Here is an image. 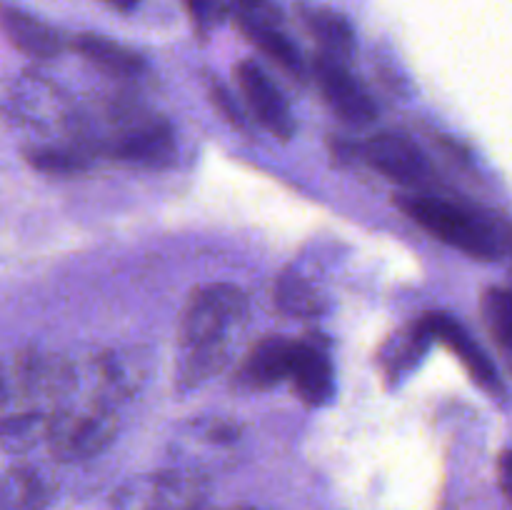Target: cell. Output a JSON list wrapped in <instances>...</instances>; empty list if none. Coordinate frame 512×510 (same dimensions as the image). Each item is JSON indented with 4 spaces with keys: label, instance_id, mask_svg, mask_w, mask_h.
Masks as SVG:
<instances>
[{
    "label": "cell",
    "instance_id": "cell-1",
    "mask_svg": "<svg viewBox=\"0 0 512 510\" xmlns=\"http://www.w3.org/2000/svg\"><path fill=\"white\" fill-rule=\"evenodd\" d=\"M245 315V298L235 285L215 283L195 290L180 323V378L188 385L210 378L225 360V343Z\"/></svg>",
    "mask_w": 512,
    "mask_h": 510
},
{
    "label": "cell",
    "instance_id": "cell-2",
    "mask_svg": "<svg viewBox=\"0 0 512 510\" xmlns=\"http://www.w3.org/2000/svg\"><path fill=\"white\" fill-rule=\"evenodd\" d=\"M395 205L420 228L433 233L450 248L463 250L465 255L475 260L490 263V260L503 258V253L512 250V225L453 203V200L423 193H405L395 198Z\"/></svg>",
    "mask_w": 512,
    "mask_h": 510
},
{
    "label": "cell",
    "instance_id": "cell-3",
    "mask_svg": "<svg viewBox=\"0 0 512 510\" xmlns=\"http://www.w3.org/2000/svg\"><path fill=\"white\" fill-rule=\"evenodd\" d=\"M235 78H238L240 93H243L248 108L253 110L255 120H258L273 138H293V110H290V103L285 100V95L280 93L278 85L273 83V78H270L255 60H240V63L235 65Z\"/></svg>",
    "mask_w": 512,
    "mask_h": 510
},
{
    "label": "cell",
    "instance_id": "cell-4",
    "mask_svg": "<svg viewBox=\"0 0 512 510\" xmlns=\"http://www.w3.org/2000/svg\"><path fill=\"white\" fill-rule=\"evenodd\" d=\"M313 73L318 80V88L323 93L325 103L333 108L340 120L350 125H368L375 120V103L365 93L363 85L350 75L343 60L318 55L313 60Z\"/></svg>",
    "mask_w": 512,
    "mask_h": 510
},
{
    "label": "cell",
    "instance_id": "cell-5",
    "mask_svg": "<svg viewBox=\"0 0 512 510\" xmlns=\"http://www.w3.org/2000/svg\"><path fill=\"white\" fill-rule=\"evenodd\" d=\"M425 328L433 335V340L443 343L460 363L465 365V370L470 373V378L480 385L483 390H488L490 395H503V380H500L498 368H495L493 360L485 355V350L475 343L473 335L468 333L463 323L453 318L448 313H428L423 318Z\"/></svg>",
    "mask_w": 512,
    "mask_h": 510
},
{
    "label": "cell",
    "instance_id": "cell-6",
    "mask_svg": "<svg viewBox=\"0 0 512 510\" xmlns=\"http://www.w3.org/2000/svg\"><path fill=\"white\" fill-rule=\"evenodd\" d=\"M363 158L368 160L370 168L400 185H420L430 175V163L423 150L398 133L373 135L363 145Z\"/></svg>",
    "mask_w": 512,
    "mask_h": 510
},
{
    "label": "cell",
    "instance_id": "cell-7",
    "mask_svg": "<svg viewBox=\"0 0 512 510\" xmlns=\"http://www.w3.org/2000/svg\"><path fill=\"white\" fill-rule=\"evenodd\" d=\"M290 383H293L295 393L305 405H320L328 403L335 393V375L333 363L328 355L320 348L310 343H295L293 368H290Z\"/></svg>",
    "mask_w": 512,
    "mask_h": 510
},
{
    "label": "cell",
    "instance_id": "cell-8",
    "mask_svg": "<svg viewBox=\"0 0 512 510\" xmlns=\"http://www.w3.org/2000/svg\"><path fill=\"white\" fill-rule=\"evenodd\" d=\"M295 340L265 338L255 345L240 368V385L250 390L275 388L280 380H290Z\"/></svg>",
    "mask_w": 512,
    "mask_h": 510
},
{
    "label": "cell",
    "instance_id": "cell-9",
    "mask_svg": "<svg viewBox=\"0 0 512 510\" xmlns=\"http://www.w3.org/2000/svg\"><path fill=\"white\" fill-rule=\"evenodd\" d=\"M175 153V138L173 130L163 120H155V123L140 125V128L128 130L125 135H120L113 145V155L120 160H128V163L138 165H160L168 163Z\"/></svg>",
    "mask_w": 512,
    "mask_h": 510
},
{
    "label": "cell",
    "instance_id": "cell-10",
    "mask_svg": "<svg viewBox=\"0 0 512 510\" xmlns=\"http://www.w3.org/2000/svg\"><path fill=\"white\" fill-rule=\"evenodd\" d=\"M3 30L15 48L33 58H53L63 50V35L53 25L13 5L3 10Z\"/></svg>",
    "mask_w": 512,
    "mask_h": 510
},
{
    "label": "cell",
    "instance_id": "cell-11",
    "mask_svg": "<svg viewBox=\"0 0 512 510\" xmlns=\"http://www.w3.org/2000/svg\"><path fill=\"white\" fill-rule=\"evenodd\" d=\"M75 50L83 55L85 60L95 65V68L105 70L110 75H123V78H130V75L143 73L145 60L140 58L135 50L125 48V45L115 43V40L103 38V35L85 33L75 40Z\"/></svg>",
    "mask_w": 512,
    "mask_h": 510
},
{
    "label": "cell",
    "instance_id": "cell-12",
    "mask_svg": "<svg viewBox=\"0 0 512 510\" xmlns=\"http://www.w3.org/2000/svg\"><path fill=\"white\" fill-rule=\"evenodd\" d=\"M305 25L310 35L323 45L325 55L330 58H348L355 50V30L348 23V18L328 8H310L305 10Z\"/></svg>",
    "mask_w": 512,
    "mask_h": 510
},
{
    "label": "cell",
    "instance_id": "cell-13",
    "mask_svg": "<svg viewBox=\"0 0 512 510\" xmlns=\"http://www.w3.org/2000/svg\"><path fill=\"white\" fill-rule=\"evenodd\" d=\"M238 23L240 28H243L245 38H248L255 48L263 50L275 65L288 70V73L295 75V78L303 75V58H300L298 48H295V43L288 38V35L280 33L278 25L255 23V20H243V18H238Z\"/></svg>",
    "mask_w": 512,
    "mask_h": 510
},
{
    "label": "cell",
    "instance_id": "cell-14",
    "mask_svg": "<svg viewBox=\"0 0 512 510\" xmlns=\"http://www.w3.org/2000/svg\"><path fill=\"white\" fill-rule=\"evenodd\" d=\"M483 318L512 375V288L485 290Z\"/></svg>",
    "mask_w": 512,
    "mask_h": 510
},
{
    "label": "cell",
    "instance_id": "cell-15",
    "mask_svg": "<svg viewBox=\"0 0 512 510\" xmlns=\"http://www.w3.org/2000/svg\"><path fill=\"white\" fill-rule=\"evenodd\" d=\"M433 343V335L428 333L423 320L410 325L405 333H400L395 338L393 348L385 350V368L390 375H403L408 370H413L420 363L423 353L428 350V345Z\"/></svg>",
    "mask_w": 512,
    "mask_h": 510
},
{
    "label": "cell",
    "instance_id": "cell-16",
    "mask_svg": "<svg viewBox=\"0 0 512 510\" xmlns=\"http://www.w3.org/2000/svg\"><path fill=\"white\" fill-rule=\"evenodd\" d=\"M25 160L33 168L45 170V173H78L88 165L83 153L65 148H30L25 150Z\"/></svg>",
    "mask_w": 512,
    "mask_h": 510
},
{
    "label": "cell",
    "instance_id": "cell-17",
    "mask_svg": "<svg viewBox=\"0 0 512 510\" xmlns=\"http://www.w3.org/2000/svg\"><path fill=\"white\" fill-rule=\"evenodd\" d=\"M40 488L33 478L18 473L5 480L3 510H38Z\"/></svg>",
    "mask_w": 512,
    "mask_h": 510
},
{
    "label": "cell",
    "instance_id": "cell-18",
    "mask_svg": "<svg viewBox=\"0 0 512 510\" xmlns=\"http://www.w3.org/2000/svg\"><path fill=\"white\" fill-rule=\"evenodd\" d=\"M185 5H188L190 15H193V20L198 23V28L203 30H208L210 23H213L220 13V0H185Z\"/></svg>",
    "mask_w": 512,
    "mask_h": 510
},
{
    "label": "cell",
    "instance_id": "cell-19",
    "mask_svg": "<svg viewBox=\"0 0 512 510\" xmlns=\"http://www.w3.org/2000/svg\"><path fill=\"white\" fill-rule=\"evenodd\" d=\"M498 473H500V488H503L505 498L512 503V450H505L498 460Z\"/></svg>",
    "mask_w": 512,
    "mask_h": 510
},
{
    "label": "cell",
    "instance_id": "cell-20",
    "mask_svg": "<svg viewBox=\"0 0 512 510\" xmlns=\"http://www.w3.org/2000/svg\"><path fill=\"white\" fill-rule=\"evenodd\" d=\"M213 98H215V103H218L220 108H223V113L228 115L230 120H235V123L240 125V120H238V110H235V105L230 103V98H228V90H225L223 85H215V88H213Z\"/></svg>",
    "mask_w": 512,
    "mask_h": 510
},
{
    "label": "cell",
    "instance_id": "cell-21",
    "mask_svg": "<svg viewBox=\"0 0 512 510\" xmlns=\"http://www.w3.org/2000/svg\"><path fill=\"white\" fill-rule=\"evenodd\" d=\"M108 5H113L115 10H120V13H130V10L138 8L140 0H105Z\"/></svg>",
    "mask_w": 512,
    "mask_h": 510
},
{
    "label": "cell",
    "instance_id": "cell-22",
    "mask_svg": "<svg viewBox=\"0 0 512 510\" xmlns=\"http://www.w3.org/2000/svg\"><path fill=\"white\" fill-rule=\"evenodd\" d=\"M233 510H253V508H233Z\"/></svg>",
    "mask_w": 512,
    "mask_h": 510
}]
</instances>
